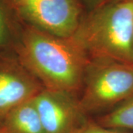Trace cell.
Returning <instances> with one entry per match:
<instances>
[{"mask_svg":"<svg viewBox=\"0 0 133 133\" xmlns=\"http://www.w3.org/2000/svg\"><path fill=\"white\" fill-rule=\"evenodd\" d=\"M74 133H124L120 129L105 127L101 125L88 124L82 125Z\"/></svg>","mask_w":133,"mask_h":133,"instance_id":"obj_9","label":"cell"},{"mask_svg":"<svg viewBox=\"0 0 133 133\" xmlns=\"http://www.w3.org/2000/svg\"><path fill=\"white\" fill-rule=\"evenodd\" d=\"M14 5L24 3V2H34V1H38V0H11Z\"/></svg>","mask_w":133,"mask_h":133,"instance_id":"obj_12","label":"cell"},{"mask_svg":"<svg viewBox=\"0 0 133 133\" xmlns=\"http://www.w3.org/2000/svg\"><path fill=\"white\" fill-rule=\"evenodd\" d=\"M100 124L108 128L133 129V95L120 103L109 114L103 116Z\"/></svg>","mask_w":133,"mask_h":133,"instance_id":"obj_8","label":"cell"},{"mask_svg":"<svg viewBox=\"0 0 133 133\" xmlns=\"http://www.w3.org/2000/svg\"><path fill=\"white\" fill-rule=\"evenodd\" d=\"M8 30L5 14L0 5V46L4 44L8 38Z\"/></svg>","mask_w":133,"mask_h":133,"instance_id":"obj_10","label":"cell"},{"mask_svg":"<svg viewBox=\"0 0 133 133\" xmlns=\"http://www.w3.org/2000/svg\"><path fill=\"white\" fill-rule=\"evenodd\" d=\"M21 58L44 88L72 93L84 82L90 62L70 38L57 37L33 27L23 35Z\"/></svg>","mask_w":133,"mask_h":133,"instance_id":"obj_1","label":"cell"},{"mask_svg":"<svg viewBox=\"0 0 133 133\" xmlns=\"http://www.w3.org/2000/svg\"><path fill=\"white\" fill-rule=\"evenodd\" d=\"M78 1L79 2H82L87 8L90 9V10H92L96 8L99 7L100 5H103L107 0H78Z\"/></svg>","mask_w":133,"mask_h":133,"instance_id":"obj_11","label":"cell"},{"mask_svg":"<svg viewBox=\"0 0 133 133\" xmlns=\"http://www.w3.org/2000/svg\"><path fill=\"white\" fill-rule=\"evenodd\" d=\"M80 105L85 112L107 108L133 95V64L107 59L90 62Z\"/></svg>","mask_w":133,"mask_h":133,"instance_id":"obj_3","label":"cell"},{"mask_svg":"<svg viewBox=\"0 0 133 133\" xmlns=\"http://www.w3.org/2000/svg\"><path fill=\"white\" fill-rule=\"evenodd\" d=\"M0 133H6L2 128H0Z\"/></svg>","mask_w":133,"mask_h":133,"instance_id":"obj_13","label":"cell"},{"mask_svg":"<svg viewBox=\"0 0 133 133\" xmlns=\"http://www.w3.org/2000/svg\"><path fill=\"white\" fill-rule=\"evenodd\" d=\"M15 7L31 27L63 38L71 37L82 19L78 0H38Z\"/></svg>","mask_w":133,"mask_h":133,"instance_id":"obj_4","label":"cell"},{"mask_svg":"<svg viewBox=\"0 0 133 133\" xmlns=\"http://www.w3.org/2000/svg\"><path fill=\"white\" fill-rule=\"evenodd\" d=\"M44 133H74L84 112L72 92L42 89L34 97Z\"/></svg>","mask_w":133,"mask_h":133,"instance_id":"obj_5","label":"cell"},{"mask_svg":"<svg viewBox=\"0 0 133 133\" xmlns=\"http://www.w3.org/2000/svg\"><path fill=\"white\" fill-rule=\"evenodd\" d=\"M2 121L6 133H44L34 98L10 110Z\"/></svg>","mask_w":133,"mask_h":133,"instance_id":"obj_7","label":"cell"},{"mask_svg":"<svg viewBox=\"0 0 133 133\" xmlns=\"http://www.w3.org/2000/svg\"><path fill=\"white\" fill-rule=\"evenodd\" d=\"M108 1H112V0H107V2H108Z\"/></svg>","mask_w":133,"mask_h":133,"instance_id":"obj_14","label":"cell"},{"mask_svg":"<svg viewBox=\"0 0 133 133\" xmlns=\"http://www.w3.org/2000/svg\"><path fill=\"white\" fill-rule=\"evenodd\" d=\"M90 60L133 64V0H112L82 17L70 38Z\"/></svg>","mask_w":133,"mask_h":133,"instance_id":"obj_2","label":"cell"},{"mask_svg":"<svg viewBox=\"0 0 133 133\" xmlns=\"http://www.w3.org/2000/svg\"><path fill=\"white\" fill-rule=\"evenodd\" d=\"M42 90L31 77L13 68L0 69V118L10 110L32 99Z\"/></svg>","mask_w":133,"mask_h":133,"instance_id":"obj_6","label":"cell"}]
</instances>
